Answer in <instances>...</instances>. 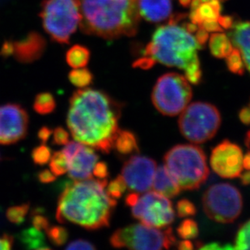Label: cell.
Wrapping results in <instances>:
<instances>
[{
  "label": "cell",
  "mask_w": 250,
  "mask_h": 250,
  "mask_svg": "<svg viewBox=\"0 0 250 250\" xmlns=\"http://www.w3.org/2000/svg\"><path fill=\"white\" fill-rule=\"evenodd\" d=\"M177 242L172 229L161 230L146 224H132L116 230L109 238L114 248L130 250L169 249Z\"/></svg>",
  "instance_id": "cell-8"
},
{
  "label": "cell",
  "mask_w": 250,
  "mask_h": 250,
  "mask_svg": "<svg viewBox=\"0 0 250 250\" xmlns=\"http://www.w3.org/2000/svg\"><path fill=\"white\" fill-rule=\"evenodd\" d=\"M189 81L177 73H167L158 79L153 88L151 99L156 109L166 116L182 113L192 98Z\"/></svg>",
  "instance_id": "cell-9"
},
{
  "label": "cell",
  "mask_w": 250,
  "mask_h": 250,
  "mask_svg": "<svg viewBox=\"0 0 250 250\" xmlns=\"http://www.w3.org/2000/svg\"><path fill=\"white\" fill-rule=\"evenodd\" d=\"M199 28H203L206 31L209 32H215V33H220L222 32L224 28L220 26V24H219L218 21H205L199 25Z\"/></svg>",
  "instance_id": "cell-43"
},
{
  "label": "cell",
  "mask_w": 250,
  "mask_h": 250,
  "mask_svg": "<svg viewBox=\"0 0 250 250\" xmlns=\"http://www.w3.org/2000/svg\"><path fill=\"white\" fill-rule=\"evenodd\" d=\"M234 249L250 250V220L240 227L236 234Z\"/></svg>",
  "instance_id": "cell-32"
},
{
  "label": "cell",
  "mask_w": 250,
  "mask_h": 250,
  "mask_svg": "<svg viewBox=\"0 0 250 250\" xmlns=\"http://www.w3.org/2000/svg\"><path fill=\"white\" fill-rule=\"evenodd\" d=\"M192 11L189 18L192 23L199 26L205 21H215L220 17V0H208L200 2L194 7H191Z\"/></svg>",
  "instance_id": "cell-20"
},
{
  "label": "cell",
  "mask_w": 250,
  "mask_h": 250,
  "mask_svg": "<svg viewBox=\"0 0 250 250\" xmlns=\"http://www.w3.org/2000/svg\"><path fill=\"white\" fill-rule=\"evenodd\" d=\"M181 4L183 6H189L191 3L192 0H179Z\"/></svg>",
  "instance_id": "cell-53"
},
{
  "label": "cell",
  "mask_w": 250,
  "mask_h": 250,
  "mask_svg": "<svg viewBox=\"0 0 250 250\" xmlns=\"http://www.w3.org/2000/svg\"><path fill=\"white\" fill-rule=\"evenodd\" d=\"M113 147L122 156H128L130 154L138 153L139 151L137 138L134 133L129 130H118Z\"/></svg>",
  "instance_id": "cell-21"
},
{
  "label": "cell",
  "mask_w": 250,
  "mask_h": 250,
  "mask_svg": "<svg viewBox=\"0 0 250 250\" xmlns=\"http://www.w3.org/2000/svg\"><path fill=\"white\" fill-rule=\"evenodd\" d=\"M165 166L181 189H198L208 179L209 168L203 149L191 144H180L167 151Z\"/></svg>",
  "instance_id": "cell-5"
},
{
  "label": "cell",
  "mask_w": 250,
  "mask_h": 250,
  "mask_svg": "<svg viewBox=\"0 0 250 250\" xmlns=\"http://www.w3.org/2000/svg\"><path fill=\"white\" fill-rule=\"evenodd\" d=\"M181 17H173L168 24L156 29L151 42L144 50L145 58L155 63L182 69L190 83L198 84L202 78L198 50L201 45L185 26L177 22Z\"/></svg>",
  "instance_id": "cell-3"
},
{
  "label": "cell",
  "mask_w": 250,
  "mask_h": 250,
  "mask_svg": "<svg viewBox=\"0 0 250 250\" xmlns=\"http://www.w3.org/2000/svg\"><path fill=\"white\" fill-rule=\"evenodd\" d=\"M126 189L127 187L122 175H119L115 179L108 183L106 187L107 193L116 200L119 199L123 196Z\"/></svg>",
  "instance_id": "cell-34"
},
{
  "label": "cell",
  "mask_w": 250,
  "mask_h": 250,
  "mask_svg": "<svg viewBox=\"0 0 250 250\" xmlns=\"http://www.w3.org/2000/svg\"><path fill=\"white\" fill-rule=\"evenodd\" d=\"M180 131L189 141L203 144L212 139L221 125L217 108L207 102H194L181 113Z\"/></svg>",
  "instance_id": "cell-7"
},
{
  "label": "cell",
  "mask_w": 250,
  "mask_h": 250,
  "mask_svg": "<svg viewBox=\"0 0 250 250\" xmlns=\"http://www.w3.org/2000/svg\"><path fill=\"white\" fill-rule=\"evenodd\" d=\"M83 146H84V144H81L76 140V141H69L65 145V147L62 149V151L66 156L69 162L71 159L73 158L74 156H76V154L78 153L79 151H81V149L83 148Z\"/></svg>",
  "instance_id": "cell-38"
},
{
  "label": "cell",
  "mask_w": 250,
  "mask_h": 250,
  "mask_svg": "<svg viewBox=\"0 0 250 250\" xmlns=\"http://www.w3.org/2000/svg\"><path fill=\"white\" fill-rule=\"evenodd\" d=\"M28 128V114L17 104L0 106V144H16L26 137Z\"/></svg>",
  "instance_id": "cell-13"
},
{
  "label": "cell",
  "mask_w": 250,
  "mask_h": 250,
  "mask_svg": "<svg viewBox=\"0 0 250 250\" xmlns=\"http://www.w3.org/2000/svg\"><path fill=\"white\" fill-rule=\"evenodd\" d=\"M243 167L246 170H250V151L243 156Z\"/></svg>",
  "instance_id": "cell-52"
},
{
  "label": "cell",
  "mask_w": 250,
  "mask_h": 250,
  "mask_svg": "<svg viewBox=\"0 0 250 250\" xmlns=\"http://www.w3.org/2000/svg\"><path fill=\"white\" fill-rule=\"evenodd\" d=\"M122 105L102 90L80 88L70 98L66 124L72 137L103 153L111 151Z\"/></svg>",
  "instance_id": "cell-1"
},
{
  "label": "cell",
  "mask_w": 250,
  "mask_h": 250,
  "mask_svg": "<svg viewBox=\"0 0 250 250\" xmlns=\"http://www.w3.org/2000/svg\"><path fill=\"white\" fill-rule=\"evenodd\" d=\"M106 179L75 181L65 187L58 200L56 219L60 224L71 223L87 230L109 225L117 201L106 191Z\"/></svg>",
  "instance_id": "cell-2"
},
{
  "label": "cell",
  "mask_w": 250,
  "mask_h": 250,
  "mask_svg": "<svg viewBox=\"0 0 250 250\" xmlns=\"http://www.w3.org/2000/svg\"><path fill=\"white\" fill-rule=\"evenodd\" d=\"M156 168V161L152 159L132 156L125 161L121 175L128 189L136 193H144L152 187Z\"/></svg>",
  "instance_id": "cell-12"
},
{
  "label": "cell",
  "mask_w": 250,
  "mask_h": 250,
  "mask_svg": "<svg viewBox=\"0 0 250 250\" xmlns=\"http://www.w3.org/2000/svg\"><path fill=\"white\" fill-rule=\"evenodd\" d=\"M69 162L62 151H56L50 160V171L55 176H62L68 171Z\"/></svg>",
  "instance_id": "cell-27"
},
{
  "label": "cell",
  "mask_w": 250,
  "mask_h": 250,
  "mask_svg": "<svg viewBox=\"0 0 250 250\" xmlns=\"http://www.w3.org/2000/svg\"><path fill=\"white\" fill-rule=\"evenodd\" d=\"M90 50L84 45H75L66 54V61L72 68H81L87 66L90 60Z\"/></svg>",
  "instance_id": "cell-24"
},
{
  "label": "cell",
  "mask_w": 250,
  "mask_h": 250,
  "mask_svg": "<svg viewBox=\"0 0 250 250\" xmlns=\"http://www.w3.org/2000/svg\"><path fill=\"white\" fill-rule=\"evenodd\" d=\"M31 223L33 228L39 231H44L50 227V220L45 215L44 210L41 208H36L31 213Z\"/></svg>",
  "instance_id": "cell-35"
},
{
  "label": "cell",
  "mask_w": 250,
  "mask_h": 250,
  "mask_svg": "<svg viewBox=\"0 0 250 250\" xmlns=\"http://www.w3.org/2000/svg\"><path fill=\"white\" fill-rule=\"evenodd\" d=\"M177 231L178 236L184 240L196 238L199 233L198 224L191 219L183 220L177 227Z\"/></svg>",
  "instance_id": "cell-30"
},
{
  "label": "cell",
  "mask_w": 250,
  "mask_h": 250,
  "mask_svg": "<svg viewBox=\"0 0 250 250\" xmlns=\"http://www.w3.org/2000/svg\"><path fill=\"white\" fill-rule=\"evenodd\" d=\"M92 175H94L97 179H106L109 175V168L107 164L104 162H97L92 171Z\"/></svg>",
  "instance_id": "cell-40"
},
{
  "label": "cell",
  "mask_w": 250,
  "mask_h": 250,
  "mask_svg": "<svg viewBox=\"0 0 250 250\" xmlns=\"http://www.w3.org/2000/svg\"><path fill=\"white\" fill-rule=\"evenodd\" d=\"M46 42L42 35L35 31L14 42L13 56L21 63H32L40 59L45 52Z\"/></svg>",
  "instance_id": "cell-15"
},
{
  "label": "cell",
  "mask_w": 250,
  "mask_h": 250,
  "mask_svg": "<svg viewBox=\"0 0 250 250\" xmlns=\"http://www.w3.org/2000/svg\"><path fill=\"white\" fill-rule=\"evenodd\" d=\"M200 249H203V250H231V249L234 248L230 245L221 246L219 243H210L206 246H201Z\"/></svg>",
  "instance_id": "cell-48"
},
{
  "label": "cell",
  "mask_w": 250,
  "mask_h": 250,
  "mask_svg": "<svg viewBox=\"0 0 250 250\" xmlns=\"http://www.w3.org/2000/svg\"><path fill=\"white\" fill-rule=\"evenodd\" d=\"M201 2H204V1H208V0H200Z\"/></svg>",
  "instance_id": "cell-54"
},
{
  "label": "cell",
  "mask_w": 250,
  "mask_h": 250,
  "mask_svg": "<svg viewBox=\"0 0 250 250\" xmlns=\"http://www.w3.org/2000/svg\"><path fill=\"white\" fill-rule=\"evenodd\" d=\"M210 166L224 178L240 177L243 169V152L241 147L229 140H224L213 149Z\"/></svg>",
  "instance_id": "cell-14"
},
{
  "label": "cell",
  "mask_w": 250,
  "mask_h": 250,
  "mask_svg": "<svg viewBox=\"0 0 250 250\" xmlns=\"http://www.w3.org/2000/svg\"><path fill=\"white\" fill-rule=\"evenodd\" d=\"M139 16L150 22L167 19L172 12L171 0H136Z\"/></svg>",
  "instance_id": "cell-17"
},
{
  "label": "cell",
  "mask_w": 250,
  "mask_h": 250,
  "mask_svg": "<svg viewBox=\"0 0 250 250\" xmlns=\"http://www.w3.org/2000/svg\"><path fill=\"white\" fill-rule=\"evenodd\" d=\"M13 53H14V42L12 40L5 41L0 48V57L6 59L13 55Z\"/></svg>",
  "instance_id": "cell-41"
},
{
  "label": "cell",
  "mask_w": 250,
  "mask_h": 250,
  "mask_svg": "<svg viewBox=\"0 0 250 250\" xmlns=\"http://www.w3.org/2000/svg\"><path fill=\"white\" fill-rule=\"evenodd\" d=\"M53 134V130L48 126H42L38 131V137L42 144H45Z\"/></svg>",
  "instance_id": "cell-45"
},
{
  "label": "cell",
  "mask_w": 250,
  "mask_h": 250,
  "mask_svg": "<svg viewBox=\"0 0 250 250\" xmlns=\"http://www.w3.org/2000/svg\"><path fill=\"white\" fill-rule=\"evenodd\" d=\"M125 203L131 208L133 216L148 226L162 229L174 220L172 203L157 192H132L126 196Z\"/></svg>",
  "instance_id": "cell-10"
},
{
  "label": "cell",
  "mask_w": 250,
  "mask_h": 250,
  "mask_svg": "<svg viewBox=\"0 0 250 250\" xmlns=\"http://www.w3.org/2000/svg\"><path fill=\"white\" fill-rule=\"evenodd\" d=\"M29 208H30L29 203L11 207L7 209L6 212L7 220L12 224H17V225L23 224L25 220Z\"/></svg>",
  "instance_id": "cell-28"
},
{
  "label": "cell",
  "mask_w": 250,
  "mask_h": 250,
  "mask_svg": "<svg viewBox=\"0 0 250 250\" xmlns=\"http://www.w3.org/2000/svg\"><path fill=\"white\" fill-rule=\"evenodd\" d=\"M208 37L209 35H208V31H206L203 28H198V30L196 31V40L201 45L206 43V42L208 41Z\"/></svg>",
  "instance_id": "cell-46"
},
{
  "label": "cell",
  "mask_w": 250,
  "mask_h": 250,
  "mask_svg": "<svg viewBox=\"0 0 250 250\" xmlns=\"http://www.w3.org/2000/svg\"><path fill=\"white\" fill-rule=\"evenodd\" d=\"M80 27L87 35L111 39L135 35L139 13L136 0H79Z\"/></svg>",
  "instance_id": "cell-4"
},
{
  "label": "cell",
  "mask_w": 250,
  "mask_h": 250,
  "mask_svg": "<svg viewBox=\"0 0 250 250\" xmlns=\"http://www.w3.org/2000/svg\"><path fill=\"white\" fill-rule=\"evenodd\" d=\"M31 156L35 165L43 166L50 161L52 153H51V149L45 144H42L33 149Z\"/></svg>",
  "instance_id": "cell-33"
},
{
  "label": "cell",
  "mask_w": 250,
  "mask_h": 250,
  "mask_svg": "<svg viewBox=\"0 0 250 250\" xmlns=\"http://www.w3.org/2000/svg\"><path fill=\"white\" fill-rule=\"evenodd\" d=\"M241 177V182L244 186H248L250 185V170H247L246 172H241L240 175Z\"/></svg>",
  "instance_id": "cell-51"
},
{
  "label": "cell",
  "mask_w": 250,
  "mask_h": 250,
  "mask_svg": "<svg viewBox=\"0 0 250 250\" xmlns=\"http://www.w3.org/2000/svg\"><path fill=\"white\" fill-rule=\"evenodd\" d=\"M98 156L91 146L84 145L83 148L69 161V177L75 181L89 179L98 161Z\"/></svg>",
  "instance_id": "cell-16"
},
{
  "label": "cell",
  "mask_w": 250,
  "mask_h": 250,
  "mask_svg": "<svg viewBox=\"0 0 250 250\" xmlns=\"http://www.w3.org/2000/svg\"><path fill=\"white\" fill-rule=\"evenodd\" d=\"M14 244V238L13 236L9 234H2L0 236V250H11Z\"/></svg>",
  "instance_id": "cell-44"
},
{
  "label": "cell",
  "mask_w": 250,
  "mask_h": 250,
  "mask_svg": "<svg viewBox=\"0 0 250 250\" xmlns=\"http://www.w3.org/2000/svg\"><path fill=\"white\" fill-rule=\"evenodd\" d=\"M152 187L154 191L166 196L167 198H173L181 192V187L174 178L170 174L166 166H162L156 168L154 176Z\"/></svg>",
  "instance_id": "cell-19"
},
{
  "label": "cell",
  "mask_w": 250,
  "mask_h": 250,
  "mask_svg": "<svg viewBox=\"0 0 250 250\" xmlns=\"http://www.w3.org/2000/svg\"><path fill=\"white\" fill-rule=\"evenodd\" d=\"M239 118L244 124L250 125V107H244L241 109L239 113Z\"/></svg>",
  "instance_id": "cell-47"
},
{
  "label": "cell",
  "mask_w": 250,
  "mask_h": 250,
  "mask_svg": "<svg viewBox=\"0 0 250 250\" xmlns=\"http://www.w3.org/2000/svg\"><path fill=\"white\" fill-rule=\"evenodd\" d=\"M68 79L74 86L79 88H83L89 86L93 81V75L87 68H76L70 71Z\"/></svg>",
  "instance_id": "cell-26"
},
{
  "label": "cell",
  "mask_w": 250,
  "mask_h": 250,
  "mask_svg": "<svg viewBox=\"0 0 250 250\" xmlns=\"http://www.w3.org/2000/svg\"><path fill=\"white\" fill-rule=\"evenodd\" d=\"M177 212L181 218L193 216L196 214L195 206L188 199H182L177 203Z\"/></svg>",
  "instance_id": "cell-36"
},
{
  "label": "cell",
  "mask_w": 250,
  "mask_h": 250,
  "mask_svg": "<svg viewBox=\"0 0 250 250\" xmlns=\"http://www.w3.org/2000/svg\"><path fill=\"white\" fill-rule=\"evenodd\" d=\"M46 234L51 244L55 246H63L68 240V231L62 226H50L46 229Z\"/></svg>",
  "instance_id": "cell-29"
},
{
  "label": "cell",
  "mask_w": 250,
  "mask_h": 250,
  "mask_svg": "<svg viewBox=\"0 0 250 250\" xmlns=\"http://www.w3.org/2000/svg\"><path fill=\"white\" fill-rule=\"evenodd\" d=\"M21 243L28 250H50V246L45 243V236L35 228L25 229L18 235Z\"/></svg>",
  "instance_id": "cell-22"
},
{
  "label": "cell",
  "mask_w": 250,
  "mask_h": 250,
  "mask_svg": "<svg viewBox=\"0 0 250 250\" xmlns=\"http://www.w3.org/2000/svg\"><path fill=\"white\" fill-rule=\"evenodd\" d=\"M38 179L42 183L47 184V183L55 182L56 180V176L50 170L45 169L38 172Z\"/></svg>",
  "instance_id": "cell-42"
},
{
  "label": "cell",
  "mask_w": 250,
  "mask_h": 250,
  "mask_svg": "<svg viewBox=\"0 0 250 250\" xmlns=\"http://www.w3.org/2000/svg\"><path fill=\"white\" fill-rule=\"evenodd\" d=\"M66 250H95L93 244L91 243L90 241H86L83 239H78L75 241H71V243L68 244V246L66 247Z\"/></svg>",
  "instance_id": "cell-39"
},
{
  "label": "cell",
  "mask_w": 250,
  "mask_h": 250,
  "mask_svg": "<svg viewBox=\"0 0 250 250\" xmlns=\"http://www.w3.org/2000/svg\"><path fill=\"white\" fill-rule=\"evenodd\" d=\"M226 60L228 67L231 72L236 75H243L246 66L239 50L234 48L232 51L226 57Z\"/></svg>",
  "instance_id": "cell-31"
},
{
  "label": "cell",
  "mask_w": 250,
  "mask_h": 250,
  "mask_svg": "<svg viewBox=\"0 0 250 250\" xmlns=\"http://www.w3.org/2000/svg\"><path fill=\"white\" fill-rule=\"evenodd\" d=\"M203 210L210 220L221 224L233 222L242 210L241 192L229 183L209 187L203 197Z\"/></svg>",
  "instance_id": "cell-11"
},
{
  "label": "cell",
  "mask_w": 250,
  "mask_h": 250,
  "mask_svg": "<svg viewBox=\"0 0 250 250\" xmlns=\"http://www.w3.org/2000/svg\"><path fill=\"white\" fill-rule=\"evenodd\" d=\"M44 30L51 40L69 44L81 21L79 0H43L39 13Z\"/></svg>",
  "instance_id": "cell-6"
},
{
  "label": "cell",
  "mask_w": 250,
  "mask_h": 250,
  "mask_svg": "<svg viewBox=\"0 0 250 250\" xmlns=\"http://www.w3.org/2000/svg\"><path fill=\"white\" fill-rule=\"evenodd\" d=\"M231 28V41L241 52L245 66L250 72V22H237Z\"/></svg>",
  "instance_id": "cell-18"
},
{
  "label": "cell",
  "mask_w": 250,
  "mask_h": 250,
  "mask_svg": "<svg viewBox=\"0 0 250 250\" xmlns=\"http://www.w3.org/2000/svg\"><path fill=\"white\" fill-rule=\"evenodd\" d=\"M70 139V135L63 127H56L53 132V144L58 146L66 145Z\"/></svg>",
  "instance_id": "cell-37"
},
{
  "label": "cell",
  "mask_w": 250,
  "mask_h": 250,
  "mask_svg": "<svg viewBox=\"0 0 250 250\" xmlns=\"http://www.w3.org/2000/svg\"><path fill=\"white\" fill-rule=\"evenodd\" d=\"M56 102L50 92H42L37 95L33 102V109L41 115H46L55 111Z\"/></svg>",
  "instance_id": "cell-25"
},
{
  "label": "cell",
  "mask_w": 250,
  "mask_h": 250,
  "mask_svg": "<svg viewBox=\"0 0 250 250\" xmlns=\"http://www.w3.org/2000/svg\"><path fill=\"white\" fill-rule=\"evenodd\" d=\"M218 22L220 24V26L222 27L223 28H231L232 26V19L231 17H221L220 16V18L218 19Z\"/></svg>",
  "instance_id": "cell-49"
},
{
  "label": "cell",
  "mask_w": 250,
  "mask_h": 250,
  "mask_svg": "<svg viewBox=\"0 0 250 250\" xmlns=\"http://www.w3.org/2000/svg\"><path fill=\"white\" fill-rule=\"evenodd\" d=\"M233 49L231 39L221 32L215 33L210 36V50L213 56L219 59L226 58Z\"/></svg>",
  "instance_id": "cell-23"
},
{
  "label": "cell",
  "mask_w": 250,
  "mask_h": 250,
  "mask_svg": "<svg viewBox=\"0 0 250 250\" xmlns=\"http://www.w3.org/2000/svg\"><path fill=\"white\" fill-rule=\"evenodd\" d=\"M177 248L182 250H189L194 248V246H193L191 241H189V240H184V241H181L178 243Z\"/></svg>",
  "instance_id": "cell-50"
}]
</instances>
